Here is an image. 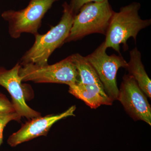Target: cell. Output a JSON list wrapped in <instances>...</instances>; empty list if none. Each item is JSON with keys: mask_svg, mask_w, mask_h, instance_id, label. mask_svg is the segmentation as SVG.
<instances>
[{"mask_svg": "<svg viewBox=\"0 0 151 151\" xmlns=\"http://www.w3.org/2000/svg\"><path fill=\"white\" fill-rule=\"evenodd\" d=\"M62 6L63 14L59 23L51 27L46 33L34 35V43L22 57L19 63L21 65L27 64L39 66L47 65L52 52L64 43L69 35L75 15L66 2L63 3Z\"/></svg>", "mask_w": 151, "mask_h": 151, "instance_id": "cell-1", "label": "cell"}, {"mask_svg": "<svg viewBox=\"0 0 151 151\" xmlns=\"http://www.w3.org/2000/svg\"><path fill=\"white\" fill-rule=\"evenodd\" d=\"M139 3L134 2L122 7L119 12H114L105 34L104 46L113 49L120 53V45L127 50V41L133 38L135 42L139 32L151 24V19H142L139 14Z\"/></svg>", "mask_w": 151, "mask_h": 151, "instance_id": "cell-2", "label": "cell"}, {"mask_svg": "<svg viewBox=\"0 0 151 151\" xmlns=\"http://www.w3.org/2000/svg\"><path fill=\"white\" fill-rule=\"evenodd\" d=\"M114 12L108 0L85 4L74 16L64 43L81 39L92 34L105 35Z\"/></svg>", "mask_w": 151, "mask_h": 151, "instance_id": "cell-3", "label": "cell"}, {"mask_svg": "<svg viewBox=\"0 0 151 151\" xmlns=\"http://www.w3.org/2000/svg\"><path fill=\"white\" fill-rule=\"evenodd\" d=\"M59 0H30L26 7L19 11L9 10L3 12L1 17L9 23V32L14 39L23 33L35 35L42 24L45 15L53 3Z\"/></svg>", "mask_w": 151, "mask_h": 151, "instance_id": "cell-4", "label": "cell"}, {"mask_svg": "<svg viewBox=\"0 0 151 151\" xmlns=\"http://www.w3.org/2000/svg\"><path fill=\"white\" fill-rule=\"evenodd\" d=\"M19 74L22 81L65 84L68 86L80 82L78 71L70 56L52 65H21Z\"/></svg>", "mask_w": 151, "mask_h": 151, "instance_id": "cell-5", "label": "cell"}, {"mask_svg": "<svg viewBox=\"0 0 151 151\" xmlns=\"http://www.w3.org/2000/svg\"><path fill=\"white\" fill-rule=\"evenodd\" d=\"M106 50L103 42L85 57L96 71L105 92L113 102L118 100L119 95L117 72L121 68H126L128 62L121 54L108 55Z\"/></svg>", "mask_w": 151, "mask_h": 151, "instance_id": "cell-6", "label": "cell"}, {"mask_svg": "<svg viewBox=\"0 0 151 151\" xmlns=\"http://www.w3.org/2000/svg\"><path fill=\"white\" fill-rule=\"evenodd\" d=\"M117 100L134 121H144L151 126V105L147 96L131 76L125 74L123 76Z\"/></svg>", "mask_w": 151, "mask_h": 151, "instance_id": "cell-7", "label": "cell"}, {"mask_svg": "<svg viewBox=\"0 0 151 151\" xmlns=\"http://www.w3.org/2000/svg\"><path fill=\"white\" fill-rule=\"evenodd\" d=\"M75 105L71 106L63 113L50 114L44 117L30 119L17 132L11 135L7 140L9 145L15 147L37 137L46 136L52 125L58 121L69 116H74Z\"/></svg>", "mask_w": 151, "mask_h": 151, "instance_id": "cell-8", "label": "cell"}, {"mask_svg": "<svg viewBox=\"0 0 151 151\" xmlns=\"http://www.w3.org/2000/svg\"><path fill=\"white\" fill-rule=\"evenodd\" d=\"M21 66L18 63L9 70L0 66V85L5 88L10 94L15 112L22 117L32 119L41 116V114L26 103L25 86L22 84L19 74Z\"/></svg>", "mask_w": 151, "mask_h": 151, "instance_id": "cell-9", "label": "cell"}, {"mask_svg": "<svg viewBox=\"0 0 151 151\" xmlns=\"http://www.w3.org/2000/svg\"><path fill=\"white\" fill-rule=\"evenodd\" d=\"M68 92L82 100L92 109H96L102 105L113 104V101L103 88L96 84L76 83L69 86Z\"/></svg>", "mask_w": 151, "mask_h": 151, "instance_id": "cell-10", "label": "cell"}, {"mask_svg": "<svg viewBox=\"0 0 151 151\" xmlns=\"http://www.w3.org/2000/svg\"><path fill=\"white\" fill-rule=\"evenodd\" d=\"M147 97L151 98V81L142 61L140 52L137 47L130 51V60L126 68Z\"/></svg>", "mask_w": 151, "mask_h": 151, "instance_id": "cell-11", "label": "cell"}, {"mask_svg": "<svg viewBox=\"0 0 151 151\" xmlns=\"http://www.w3.org/2000/svg\"><path fill=\"white\" fill-rule=\"evenodd\" d=\"M70 56L78 71L80 83L83 84H96L103 88L96 71L85 57L79 53H75Z\"/></svg>", "mask_w": 151, "mask_h": 151, "instance_id": "cell-12", "label": "cell"}, {"mask_svg": "<svg viewBox=\"0 0 151 151\" xmlns=\"http://www.w3.org/2000/svg\"><path fill=\"white\" fill-rule=\"evenodd\" d=\"M22 117L16 112L0 113V146L3 142V131L9 122L12 121L20 122Z\"/></svg>", "mask_w": 151, "mask_h": 151, "instance_id": "cell-13", "label": "cell"}, {"mask_svg": "<svg viewBox=\"0 0 151 151\" xmlns=\"http://www.w3.org/2000/svg\"><path fill=\"white\" fill-rule=\"evenodd\" d=\"M105 1L106 0H70L68 5L70 9L76 15L85 4L91 2H101Z\"/></svg>", "mask_w": 151, "mask_h": 151, "instance_id": "cell-14", "label": "cell"}, {"mask_svg": "<svg viewBox=\"0 0 151 151\" xmlns=\"http://www.w3.org/2000/svg\"><path fill=\"white\" fill-rule=\"evenodd\" d=\"M15 112L12 102L5 95L0 93V113Z\"/></svg>", "mask_w": 151, "mask_h": 151, "instance_id": "cell-15", "label": "cell"}]
</instances>
